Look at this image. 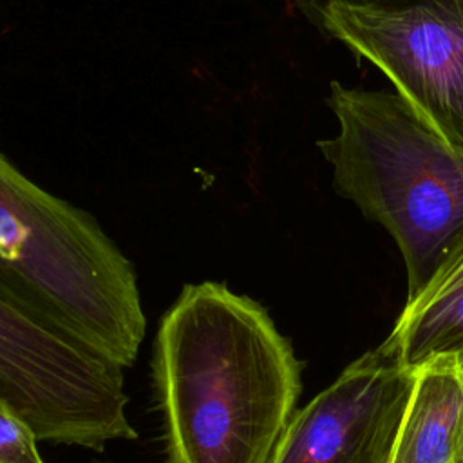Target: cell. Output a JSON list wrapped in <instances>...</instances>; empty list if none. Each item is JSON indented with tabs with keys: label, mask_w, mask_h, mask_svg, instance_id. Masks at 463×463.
Masks as SVG:
<instances>
[{
	"label": "cell",
	"mask_w": 463,
	"mask_h": 463,
	"mask_svg": "<svg viewBox=\"0 0 463 463\" xmlns=\"http://www.w3.org/2000/svg\"><path fill=\"white\" fill-rule=\"evenodd\" d=\"M322 4H340L367 9H427L463 22V0H295L298 11Z\"/></svg>",
	"instance_id": "9c48e42d"
},
{
	"label": "cell",
	"mask_w": 463,
	"mask_h": 463,
	"mask_svg": "<svg viewBox=\"0 0 463 463\" xmlns=\"http://www.w3.org/2000/svg\"><path fill=\"white\" fill-rule=\"evenodd\" d=\"M383 344L409 367L463 347V241L429 282L407 298Z\"/></svg>",
	"instance_id": "52a82bcc"
},
{
	"label": "cell",
	"mask_w": 463,
	"mask_h": 463,
	"mask_svg": "<svg viewBox=\"0 0 463 463\" xmlns=\"http://www.w3.org/2000/svg\"><path fill=\"white\" fill-rule=\"evenodd\" d=\"M454 463H463V445H461V449H459L458 458H456V461H454Z\"/></svg>",
	"instance_id": "8fae6325"
},
{
	"label": "cell",
	"mask_w": 463,
	"mask_h": 463,
	"mask_svg": "<svg viewBox=\"0 0 463 463\" xmlns=\"http://www.w3.org/2000/svg\"><path fill=\"white\" fill-rule=\"evenodd\" d=\"M463 445V374L454 354L416 367L391 463H454Z\"/></svg>",
	"instance_id": "8992f818"
},
{
	"label": "cell",
	"mask_w": 463,
	"mask_h": 463,
	"mask_svg": "<svg viewBox=\"0 0 463 463\" xmlns=\"http://www.w3.org/2000/svg\"><path fill=\"white\" fill-rule=\"evenodd\" d=\"M456 356V364H458V369H459V373L463 374V347L454 354Z\"/></svg>",
	"instance_id": "30bf717a"
},
{
	"label": "cell",
	"mask_w": 463,
	"mask_h": 463,
	"mask_svg": "<svg viewBox=\"0 0 463 463\" xmlns=\"http://www.w3.org/2000/svg\"><path fill=\"white\" fill-rule=\"evenodd\" d=\"M327 105L338 132L317 146L333 184L396 241L412 298L463 241V150L396 92L331 81Z\"/></svg>",
	"instance_id": "3957f363"
},
{
	"label": "cell",
	"mask_w": 463,
	"mask_h": 463,
	"mask_svg": "<svg viewBox=\"0 0 463 463\" xmlns=\"http://www.w3.org/2000/svg\"><path fill=\"white\" fill-rule=\"evenodd\" d=\"M152 378L165 463H271L300 396L268 311L213 280L186 284L161 317Z\"/></svg>",
	"instance_id": "6da1fadb"
},
{
	"label": "cell",
	"mask_w": 463,
	"mask_h": 463,
	"mask_svg": "<svg viewBox=\"0 0 463 463\" xmlns=\"http://www.w3.org/2000/svg\"><path fill=\"white\" fill-rule=\"evenodd\" d=\"M300 13L320 33L373 63L430 128L463 150V22L427 9L340 4Z\"/></svg>",
	"instance_id": "277c9868"
},
{
	"label": "cell",
	"mask_w": 463,
	"mask_h": 463,
	"mask_svg": "<svg viewBox=\"0 0 463 463\" xmlns=\"http://www.w3.org/2000/svg\"><path fill=\"white\" fill-rule=\"evenodd\" d=\"M0 298L123 369L145 340L132 262L92 215L40 188L2 154Z\"/></svg>",
	"instance_id": "7a4b0ae2"
},
{
	"label": "cell",
	"mask_w": 463,
	"mask_h": 463,
	"mask_svg": "<svg viewBox=\"0 0 463 463\" xmlns=\"http://www.w3.org/2000/svg\"><path fill=\"white\" fill-rule=\"evenodd\" d=\"M33 427L0 402V463H43Z\"/></svg>",
	"instance_id": "ba28073f"
},
{
	"label": "cell",
	"mask_w": 463,
	"mask_h": 463,
	"mask_svg": "<svg viewBox=\"0 0 463 463\" xmlns=\"http://www.w3.org/2000/svg\"><path fill=\"white\" fill-rule=\"evenodd\" d=\"M414 378L382 342L293 412L271 463H391Z\"/></svg>",
	"instance_id": "5b68a950"
}]
</instances>
